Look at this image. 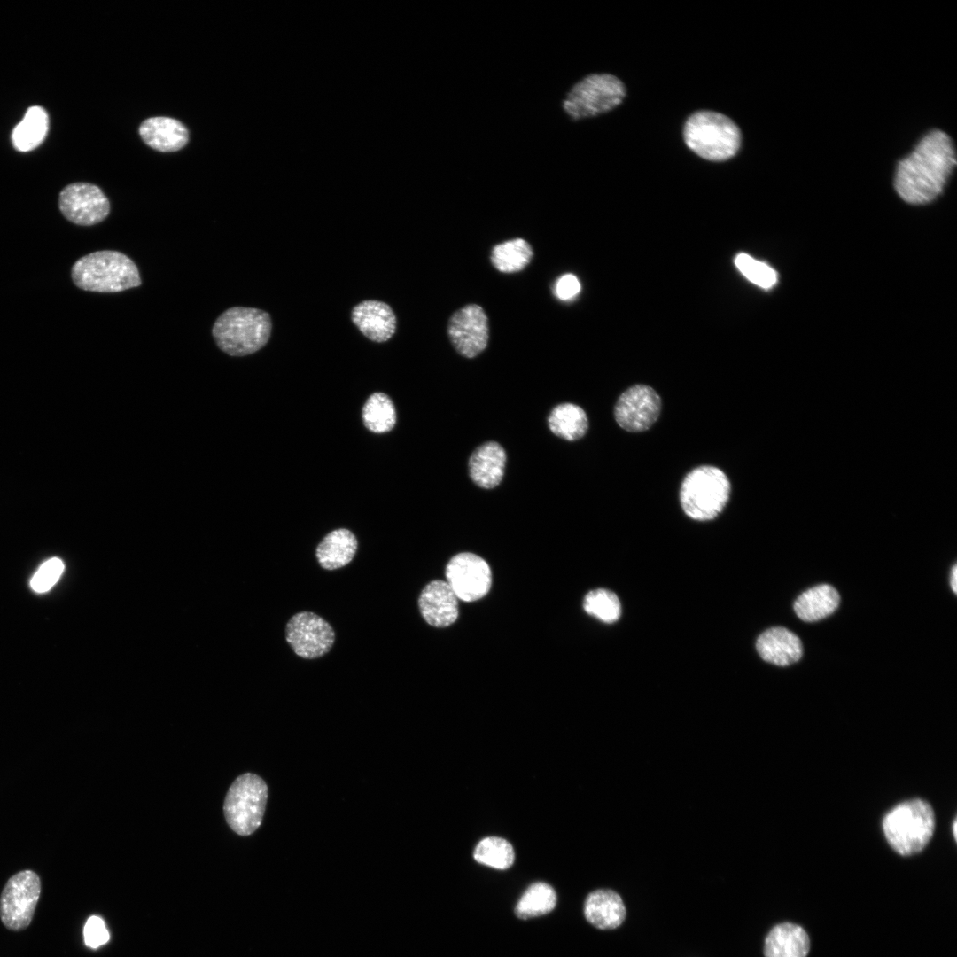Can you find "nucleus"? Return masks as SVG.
<instances>
[{"label": "nucleus", "mask_w": 957, "mask_h": 957, "mask_svg": "<svg viewBox=\"0 0 957 957\" xmlns=\"http://www.w3.org/2000/svg\"><path fill=\"white\" fill-rule=\"evenodd\" d=\"M956 165L951 138L941 130H932L897 167L895 188L910 204H926L943 191Z\"/></svg>", "instance_id": "obj_1"}, {"label": "nucleus", "mask_w": 957, "mask_h": 957, "mask_svg": "<svg viewBox=\"0 0 957 957\" xmlns=\"http://www.w3.org/2000/svg\"><path fill=\"white\" fill-rule=\"evenodd\" d=\"M272 330L269 314L264 310L233 307L215 320L212 335L218 347L231 356H245L261 349Z\"/></svg>", "instance_id": "obj_2"}, {"label": "nucleus", "mask_w": 957, "mask_h": 957, "mask_svg": "<svg viewBox=\"0 0 957 957\" xmlns=\"http://www.w3.org/2000/svg\"><path fill=\"white\" fill-rule=\"evenodd\" d=\"M71 274L77 287L89 292H118L142 283L135 262L113 250L97 251L80 258Z\"/></svg>", "instance_id": "obj_3"}, {"label": "nucleus", "mask_w": 957, "mask_h": 957, "mask_svg": "<svg viewBox=\"0 0 957 957\" xmlns=\"http://www.w3.org/2000/svg\"><path fill=\"white\" fill-rule=\"evenodd\" d=\"M683 136L688 147L703 159L722 161L732 158L741 144V133L728 117L716 112L699 111L689 116Z\"/></svg>", "instance_id": "obj_4"}, {"label": "nucleus", "mask_w": 957, "mask_h": 957, "mask_svg": "<svg viewBox=\"0 0 957 957\" xmlns=\"http://www.w3.org/2000/svg\"><path fill=\"white\" fill-rule=\"evenodd\" d=\"M730 493L731 484L723 471L711 465L698 466L682 480L681 506L685 514L694 520H712L724 510Z\"/></svg>", "instance_id": "obj_5"}, {"label": "nucleus", "mask_w": 957, "mask_h": 957, "mask_svg": "<svg viewBox=\"0 0 957 957\" xmlns=\"http://www.w3.org/2000/svg\"><path fill=\"white\" fill-rule=\"evenodd\" d=\"M890 845L899 854L910 856L920 852L930 840L935 829L931 806L921 799L899 804L883 821Z\"/></svg>", "instance_id": "obj_6"}, {"label": "nucleus", "mask_w": 957, "mask_h": 957, "mask_svg": "<svg viewBox=\"0 0 957 957\" xmlns=\"http://www.w3.org/2000/svg\"><path fill=\"white\" fill-rule=\"evenodd\" d=\"M268 799V786L257 774L245 773L230 785L223 812L230 829L240 836L253 834L261 824Z\"/></svg>", "instance_id": "obj_7"}, {"label": "nucleus", "mask_w": 957, "mask_h": 957, "mask_svg": "<svg viewBox=\"0 0 957 957\" xmlns=\"http://www.w3.org/2000/svg\"><path fill=\"white\" fill-rule=\"evenodd\" d=\"M625 86L614 75L592 74L576 82L563 101V110L574 121L594 117L619 105Z\"/></svg>", "instance_id": "obj_8"}, {"label": "nucleus", "mask_w": 957, "mask_h": 957, "mask_svg": "<svg viewBox=\"0 0 957 957\" xmlns=\"http://www.w3.org/2000/svg\"><path fill=\"white\" fill-rule=\"evenodd\" d=\"M41 880L32 870H22L9 878L0 896V918L10 930L29 926L41 894Z\"/></svg>", "instance_id": "obj_9"}, {"label": "nucleus", "mask_w": 957, "mask_h": 957, "mask_svg": "<svg viewBox=\"0 0 957 957\" xmlns=\"http://www.w3.org/2000/svg\"><path fill=\"white\" fill-rule=\"evenodd\" d=\"M285 639L296 655L306 659L324 656L335 641L331 626L312 611L294 614L285 626Z\"/></svg>", "instance_id": "obj_10"}, {"label": "nucleus", "mask_w": 957, "mask_h": 957, "mask_svg": "<svg viewBox=\"0 0 957 957\" xmlns=\"http://www.w3.org/2000/svg\"><path fill=\"white\" fill-rule=\"evenodd\" d=\"M446 579L458 599L474 602L489 591L492 574L488 564L480 556L463 552L454 556L447 564Z\"/></svg>", "instance_id": "obj_11"}, {"label": "nucleus", "mask_w": 957, "mask_h": 957, "mask_svg": "<svg viewBox=\"0 0 957 957\" xmlns=\"http://www.w3.org/2000/svg\"><path fill=\"white\" fill-rule=\"evenodd\" d=\"M62 214L71 222L91 226L103 222L110 213V202L99 187L88 183H74L59 194Z\"/></svg>", "instance_id": "obj_12"}, {"label": "nucleus", "mask_w": 957, "mask_h": 957, "mask_svg": "<svg viewBox=\"0 0 957 957\" xmlns=\"http://www.w3.org/2000/svg\"><path fill=\"white\" fill-rule=\"evenodd\" d=\"M661 405V398L653 388L634 385L619 395L614 407V417L627 432H644L657 420Z\"/></svg>", "instance_id": "obj_13"}, {"label": "nucleus", "mask_w": 957, "mask_h": 957, "mask_svg": "<svg viewBox=\"0 0 957 957\" xmlns=\"http://www.w3.org/2000/svg\"><path fill=\"white\" fill-rule=\"evenodd\" d=\"M447 334L455 350L466 358L482 353L489 339L487 316L477 304H469L454 313L447 323Z\"/></svg>", "instance_id": "obj_14"}, {"label": "nucleus", "mask_w": 957, "mask_h": 957, "mask_svg": "<svg viewBox=\"0 0 957 957\" xmlns=\"http://www.w3.org/2000/svg\"><path fill=\"white\" fill-rule=\"evenodd\" d=\"M418 606L424 619L435 627H447L458 618V598L444 580L428 583L419 595Z\"/></svg>", "instance_id": "obj_15"}, {"label": "nucleus", "mask_w": 957, "mask_h": 957, "mask_svg": "<svg viewBox=\"0 0 957 957\" xmlns=\"http://www.w3.org/2000/svg\"><path fill=\"white\" fill-rule=\"evenodd\" d=\"M351 319L357 329L373 342H385L396 331L395 314L383 301L367 300L358 303L352 309Z\"/></svg>", "instance_id": "obj_16"}, {"label": "nucleus", "mask_w": 957, "mask_h": 957, "mask_svg": "<svg viewBox=\"0 0 957 957\" xmlns=\"http://www.w3.org/2000/svg\"><path fill=\"white\" fill-rule=\"evenodd\" d=\"M506 461V452L499 443L486 442L477 447L470 456V477L479 487L494 488L503 478Z\"/></svg>", "instance_id": "obj_17"}, {"label": "nucleus", "mask_w": 957, "mask_h": 957, "mask_svg": "<svg viewBox=\"0 0 957 957\" xmlns=\"http://www.w3.org/2000/svg\"><path fill=\"white\" fill-rule=\"evenodd\" d=\"M756 649L763 660L779 666H787L798 661L803 654L800 639L782 626L763 632L757 639Z\"/></svg>", "instance_id": "obj_18"}, {"label": "nucleus", "mask_w": 957, "mask_h": 957, "mask_svg": "<svg viewBox=\"0 0 957 957\" xmlns=\"http://www.w3.org/2000/svg\"><path fill=\"white\" fill-rule=\"evenodd\" d=\"M144 142L160 152H175L182 149L189 140L186 127L179 121L165 116L151 117L139 127Z\"/></svg>", "instance_id": "obj_19"}, {"label": "nucleus", "mask_w": 957, "mask_h": 957, "mask_svg": "<svg viewBox=\"0 0 957 957\" xmlns=\"http://www.w3.org/2000/svg\"><path fill=\"white\" fill-rule=\"evenodd\" d=\"M586 919L601 930L619 927L625 920L626 907L621 897L608 889L592 891L584 903Z\"/></svg>", "instance_id": "obj_20"}, {"label": "nucleus", "mask_w": 957, "mask_h": 957, "mask_svg": "<svg viewBox=\"0 0 957 957\" xmlns=\"http://www.w3.org/2000/svg\"><path fill=\"white\" fill-rule=\"evenodd\" d=\"M810 940L803 928L784 922L774 926L765 940V957H806Z\"/></svg>", "instance_id": "obj_21"}, {"label": "nucleus", "mask_w": 957, "mask_h": 957, "mask_svg": "<svg viewBox=\"0 0 957 957\" xmlns=\"http://www.w3.org/2000/svg\"><path fill=\"white\" fill-rule=\"evenodd\" d=\"M358 547L354 534L345 528L329 533L315 549V556L321 567L336 570L347 565L354 558Z\"/></svg>", "instance_id": "obj_22"}, {"label": "nucleus", "mask_w": 957, "mask_h": 957, "mask_svg": "<svg viewBox=\"0 0 957 957\" xmlns=\"http://www.w3.org/2000/svg\"><path fill=\"white\" fill-rule=\"evenodd\" d=\"M839 602L836 589L829 584H821L802 593L794 603V611L803 621L814 622L831 615Z\"/></svg>", "instance_id": "obj_23"}, {"label": "nucleus", "mask_w": 957, "mask_h": 957, "mask_svg": "<svg viewBox=\"0 0 957 957\" xmlns=\"http://www.w3.org/2000/svg\"><path fill=\"white\" fill-rule=\"evenodd\" d=\"M548 424L557 437L573 441L586 434L588 419L581 407L573 403H562L551 410L548 416Z\"/></svg>", "instance_id": "obj_24"}, {"label": "nucleus", "mask_w": 957, "mask_h": 957, "mask_svg": "<svg viewBox=\"0 0 957 957\" xmlns=\"http://www.w3.org/2000/svg\"><path fill=\"white\" fill-rule=\"evenodd\" d=\"M48 128L49 117L46 111L38 105L29 107L12 131L13 146L20 152L36 148L45 138Z\"/></svg>", "instance_id": "obj_25"}, {"label": "nucleus", "mask_w": 957, "mask_h": 957, "mask_svg": "<svg viewBox=\"0 0 957 957\" xmlns=\"http://www.w3.org/2000/svg\"><path fill=\"white\" fill-rule=\"evenodd\" d=\"M531 245L522 238H515L496 245L491 252V262L502 273H515L524 269L533 258Z\"/></svg>", "instance_id": "obj_26"}, {"label": "nucleus", "mask_w": 957, "mask_h": 957, "mask_svg": "<svg viewBox=\"0 0 957 957\" xmlns=\"http://www.w3.org/2000/svg\"><path fill=\"white\" fill-rule=\"evenodd\" d=\"M556 894L552 886L544 882L531 884L519 899L515 914L526 920L550 913L556 906Z\"/></svg>", "instance_id": "obj_27"}, {"label": "nucleus", "mask_w": 957, "mask_h": 957, "mask_svg": "<svg viewBox=\"0 0 957 957\" xmlns=\"http://www.w3.org/2000/svg\"><path fill=\"white\" fill-rule=\"evenodd\" d=\"M365 426L376 433L391 431L396 424V410L392 400L383 393H374L362 408Z\"/></svg>", "instance_id": "obj_28"}, {"label": "nucleus", "mask_w": 957, "mask_h": 957, "mask_svg": "<svg viewBox=\"0 0 957 957\" xmlns=\"http://www.w3.org/2000/svg\"><path fill=\"white\" fill-rule=\"evenodd\" d=\"M477 862L496 869H507L515 860L512 845L507 840L498 836L483 838L474 850Z\"/></svg>", "instance_id": "obj_29"}, {"label": "nucleus", "mask_w": 957, "mask_h": 957, "mask_svg": "<svg viewBox=\"0 0 957 957\" xmlns=\"http://www.w3.org/2000/svg\"><path fill=\"white\" fill-rule=\"evenodd\" d=\"M583 608L587 614L609 624L616 622L621 613L618 596L603 588L589 591L583 600Z\"/></svg>", "instance_id": "obj_30"}, {"label": "nucleus", "mask_w": 957, "mask_h": 957, "mask_svg": "<svg viewBox=\"0 0 957 957\" xmlns=\"http://www.w3.org/2000/svg\"><path fill=\"white\" fill-rule=\"evenodd\" d=\"M735 263L747 279L761 288H772L777 282V274L774 268L746 253H739Z\"/></svg>", "instance_id": "obj_31"}, {"label": "nucleus", "mask_w": 957, "mask_h": 957, "mask_svg": "<svg viewBox=\"0 0 957 957\" xmlns=\"http://www.w3.org/2000/svg\"><path fill=\"white\" fill-rule=\"evenodd\" d=\"M64 569L65 564L61 559L58 557L48 559L32 577L30 580L32 589L37 593L50 590L58 580Z\"/></svg>", "instance_id": "obj_32"}, {"label": "nucleus", "mask_w": 957, "mask_h": 957, "mask_svg": "<svg viewBox=\"0 0 957 957\" xmlns=\"http://www.w3.org/2000/svg\"><path fill=\"white\" fill-rule=\"evenodd\" d=\"M83 935L86 945L90 948H97L109 939V933L104 921L95 915L87 920Z\"/></svg>", "instance_id": "obj_33"}, {"label": "nucleus", "mask_w": 957, "mask_h": 957, "mask_svg": "<svg viewBox=\"0 0 957 957\" xmlns=\"http://www.w3.org/2000/svg\"><path fill=\"white\" fill-rule=\"evenodd\" d=\"M580 291V283L576 276L565 274L556 282L554 292L561 300H569L574 298Z\"/></svg>", "instance_id": "obj_34"}, {"label": "nucleus", "mask_w": 957, "mask_h": 957, "mask_svg": "<svg viewBox=\"0 0 957 957\" xmlns=\"http://www.w3.org/2000/svg\"><path fill=\"white\" fill-rule=\"evenodd\" d=\"M952 574L950 579V585L954 593H957V565L954 564L952 569Z\"/></svg>", "instance_id": "obj_35"}, {"label": "nucleus", "mask_w": 957, "mask_h": 957, "mask_svg": "<svg viewBox=\"0 0 957 957\" xmlns=\"http://www.w3.org/2000/svg\"><path fill=\"white\" fill-rule=\"evenodd\" d=\"M953 835L956 836V821L953 822Z\"/></svg>", "instance_id": "obj_36"}]
</instances>
